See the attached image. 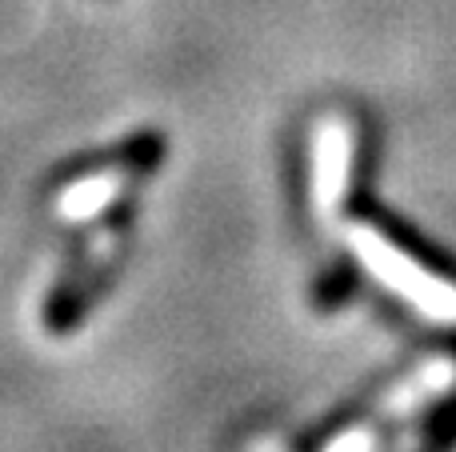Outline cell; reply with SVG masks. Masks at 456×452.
<instances>
[{"label":"cell","mask_w":456,"mask_h":452,"mask_svg":"<svg viewBox=\"0 0 456 452\" xmlns=\"http://www.w3.org/2000/svg\"><path fill=\"white\" fill-rule=\"evenodd\" d=\"M348 245H353L356 261L364 264V272L380 288H388L396 301L417 309L433 325H456V285L449 277H436L425 261H417L409 248H401L385 229L369 221H353L348 224Z\"/></svg>","instance_id":"6da1fadb"},{"label":"cell","mask_w":456,"mask_h":452,"mask_svg":"<svg viewBox=\"0 0 456 452\" xmlns=\"http://www.w3.org/2000/svg\"><path fill=\"white\" fill-rule=\"evenodd\" d=\"M456 384V357H433L417 368L412 376H404L377 408V421H409L412 413H420L425 405H433L436 397H444Z\"/></svg>","instance_id":"277c9868"},{"label":"cell","mask_w":456,"mask_h":452,"mask_svg":"<svg viewBox=\"0 0 456 452\" xmlns=\"http://www.w3.org/2000/svg\"><path fill=\"white\" fill-rule=\"evenodd\" d=\"M160 144L157 136H144L141 144H133V149L125 152V157H117L112 165L96 168V173H85L77 176V181H69L61 192H56V216L69 224H88L93 216H101L104 208L112 205V200L120 197V192L128 189V181H133V173H144V168L157 160Z\"/></svg>","instance_id":"7a4b0ae2"},{"label":"cell","mask_w":456,"mask_h":452,"mask_svg":"<svg viewBox=\"0 0 456 452\" xmlns=\"http://www.w3.org/2000/svg\"><path fill=\"white\" fill-rule=\"evenodd\" d=\"M356 133L345 117H324L313 133V208L337 216L353 189Z\"/></svg>","instance_id":"3957f363"},{"label":"cell","mask_w":456,"mask_h":452,"mask_svg":"<svg viewBox=\"0 0 456 452\" xmlns=\"http://www.w3.org/2000/svg\"><path fill=\"white\" fill-rule=\"evenodd\" d=\"M377 448V416L364 424H353V429L337 432L321 452H372Z\"/></svg>","instance_id":"5b68a950"}]
</instances>
